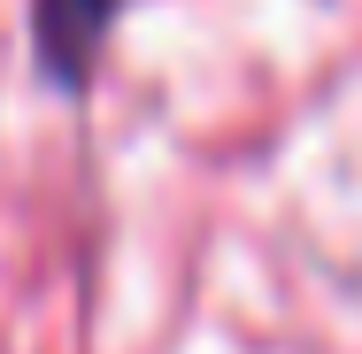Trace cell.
<instances>
[{
	"instance_id": "cell-1",
	"label": "cell",
	"mask_w": 362,
	"mask_h": 354,
	"mask_svg": "<svg viewBox=\"0 0 362 354\" xmlns=\"http://www.w3.org/2000/svg\"><path fill=\"white\" fill-rule=\"evenodd\" d=\"M108 23H116V0H31V47H39V70L54 85L85 93V77L108 47Z\"/></svg>"
}]
</instances>
